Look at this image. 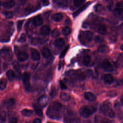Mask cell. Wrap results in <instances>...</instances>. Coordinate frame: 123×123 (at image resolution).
Returning <instances> with one entry per match:
<instances>
[{
	"mask_svg": "<svg viewBox=\"0 0 123 123\" xmlns=\"http://www.w3.org/2000/svg\"><path fill=\"white\" fill-rule=\"evenodd\" d=\"M62 104L58 101H55L48 108L47 114L51 119H59L62 116Z\"/></svg>",
	"mask_w": 123,
	"mask_h": 123,
	"instance_id": "cell-1",
	"label": "cell"
},
{
	"mask_svg": "<svg viewBox=\"0 0 123 123\" xmlns=\"http://www.w3.org/2000/svg\"><path fill=\"white\" fill-rule=\"evenodd\" d=\"M100 112L106 116L110 118L115 117V112L113 111L111 104L109 101H104L101 105L100 108Z\"/></svg>",
	"mask_w": 123,
	"mask_h": 123,
	"instance_id": "cell-2",
	"label": "cell"
},
{
	"mask_svg": "<svg viewBox=\"0 0 123 123\" xmlns=\"http://www.w3.org/2000/svg\"><path fill=\"white\" fill-rule=\"evenodd\" d=\"M97 109L94 107L82 106L79 110L80 115L83 118H87L93 114Z\"/></svg>",
	"mask_w": 123,
	"mask_h": 123,
	"instance_id": "cell-3",
	"label": "cell"
},
{
	"mask_svg": "<svg viewBox=\"0 0 123 123\" xmlns=\"http://www.w3.org/2000/svg\"><path fill=\"white\" fill-rule=\"evenodd\" d=\"M0 56L6 61H10L12 59L13 54L9 47H4L0 50Z\"/></svg>",
	"mask_w": 123,
	"mask_h": 123,
	"instance_id": "cell-4",
	"label": "cell"
},
{
	"mask_svg": "<svg viewBox=\"0 0 123 123\" xmlns=\"http://www.w3.org/2000/svg\"><path fill=\"white\" fill-rule=\"evenodd\" d=\"M79 119L70 111L67 112L64 117V122L65 123H79Z\"/></svg>",
	"mask_w": 123,
	"mask_h": 123,
	"instance_id": "cell-5",
	"label": "cell"
},
{
	"mask_svg": "<svg viewBox=\"0 0 123 123\" xmlns=\"http://www.w3.org/2000/svg\"><path fill=\"white\" fill-rule=\"evenodd\" d=\"M30 74L28 72H25L23 74L22 81L24 89L28 91L29 90L30 87Z\"/></svg>",
	"mask_w": 123,
	"mask_h": 123,
	"instance_id": "cell-6",
	"label": "cell"
},
{
	"mask_svg": "<svg viewBox=\"0 0 123 123\" xmlns=\"http://www.w3.org/2000/svg\"><path fill=\"white\" fill-rule=\"evenodd\" d=\"M102 68L106 72H111L113 71V67L108 59H105L103 61Z\"/></svg>",
	"mask_w": 123,
	"mask_h": 123,
	"instance_id": "cell-7",
	"label": "cell"
},
{
	"mask_svg": "<svg viewBox=\"0 0 123 123\" xmlns=\"http://www.w3.org/2000/svg\"><path fill=\"white\" fill-rule=\"evenodd\" d=\"M93 34L92 32L90 31H86L80 34L79 38H84L86 41L90 42L93 39Z\"/></svg>",
	"mask_w": 123,
	"mask_h": 123,
	"instance_id": "cell-8",
	"label": "cell"
},
{
	"mask_svg": "<svg viewBox=\"0 0 123 123\" xmlns=\"http://www.w3.org/2000/svg\"><path fill=\"white\" fill-rule=\"evenodd\" d=\"M48 98L46 95H43L39 97L38 99L39 105L41 107H45L48 104Z\"/></svg>",
	"mask_w": 123,
	"mask_h": 123,
	"instance_id": "cell-9",
	"label": "cell"
},
{
	"mask_svg": "<svg viewBox=\"0 0 123 123\" xmlns=\"http://www.w3.org/2000/svg\"><path fill=\"white\" fill-rule=\"evenodd\" d=\"M15 2L14 0H5L2 3V6L6 9L12 8L15 5Z\"/></svg>",
	"mask_w": 123,
	"mask_h": 123,
	"instance_id": "cell-10",
	"label": "cell"
},
{
	"mask_svg": "<svg viewBox=\"0 0 123 123\" xmlns=\"http://www.w3.org/2000/svg\"><path fill=\"white\" fill-rule=\"evenodd\" d=\"M28 57V54L25 51H20L17 55V59L20 62L26 61Z\"/></svg>",
	"mask_w": 123,
	"mask_h": 123,
	"instance_id": "cell-11",
	"label": "cell"
},
{
	"mask_svg": "<svg viewBox=\"0 0 123 123\" xmlns=\"http://www.w3.org/2000/svg\"><path fill=\"white\" fill-rule=\"evenodd\" d=\"M90 3V2H87L83 6H82L80 8H79L77 11H76L75 12H74L73 13V16L74 17H75L77 16H78L81 12H82L84 10H85L89 5Z\"/></svg>",
	"mask_w": 123,
	"mask_h": 123,
	"instance_id": "cell-12",
	"label": "cell"
},
{
	"mask_svg": "<svg viewBox=\"0 0 123 123\" xmlns=\"http://www.w3.org/2000/svg\"><path fill=\"white\" fill-rule=\"evenodd\" d=\"M32 22L34 25L36 26H39L43 23V19L40 15H37L34 17Z\"/></svg>",
	"mask_w": 123,
	"mask_h": 123,
	"instance_id": "cell-13",
	"label": "cell"
},
{
	"mask_svg": "<svg viewBox=\"0 0 123 123\" xmlns=\"http://www.w3.org/2000/svg\"><path fill=\"white\" fill-rule=\"evenodd\" d=\"M84 98L89 101H94L96 100V96L90 92H86L84 93Z\"/></svg>",
	"mask_w": 123,
	"mask_h": 123,
	"instance_id": "cell-14",
	"label": "cell"
},
{
	"mask_svg": "<svg viewBox=\"0 0 123 123\" xmlns=\"http://www.w3.org/2000/svg\"><path fill=\"white\" fill-rule=\"evenodd\" d=\"M103 81L107 84H111L113 82L114 78L111 74H106L103 76Z\"/></svg>",
	"mask_w": 123,
	"mask_h": 123,
	"instance_id": "cell-15",
	"label": "cell"
},
{
	"mask_svg": "<svg viewBox=\"0 0 123 123\" xmlns=\"http://www.w3.org/2000/svg\"><path fill=\"white\" fill-rule=\"evenodd\" d=\"M50 28L49 26L45 25L40 28V33L43 36H47L50 33Z\"/></svg>",
	"mask_w": 123,
	"mask_h": 123,
	"instance_id": "cell-16",
	"label": "cell"
},
{
	"mask_svg": "<svg viewBox=\"0 0 123 123\" xmlns=\"http://www.w3.org/2000/svg\"><path fill=\"white\" fill-rule=\"evenodd\" d=\"M63 17V16L61 13H56L53 14L51 16V19L52 21L56 22L61 21Z\"/></svg>",
	"mask_w": 123,
	"mask_h": 123,
	"instance_id": "cell-17",
	"label": "cell"
},
{
	"mask_svg": "<svg viewBox=\"0 0 123 123\" xmlns=\"http://www.w3.org/2000/svg\"><path fill=\"white\" fill-rule=\"evenodd\" d=\"M31 58L34 61H38L40 59V55L39 52L36 50L34 49L31 53Z\"/></svg>",
	"mask_w": 123,
	"mask_h": 123,
	"instance_id": "cell-18",
	"label": "cell"
},
{
	"mask_svg": "<svg viewBox=\"0 0 123 123\" xmlns=\"http://www.w3.org/2000/svg\"><path fill=\"white\" fill-rule=\"evenodd\" d=\"M41 53L42 56L45 58H48L51 56V51L47 47L44 48L41 51Z\"/></svg>",
	"mask_w": 123,
	"mask_h": 123,
	"instance_id": "cell-19",
	"label": "cell"
},
{
	"mask_svg": "<svg viewBox=\"0 0 123 123\" xmlns=\"http://www.w3.org/2000/svg\"><path fill=\"white\" fill-rule=\"evenodd\" d=\"M115 11L119 14H122L123 11V4L122 1L118 2L115 6Z\"/></svg>",
	"mask_w": 123,
	"mask_h": 123,
	"instance_id": "cell-20",
	"label": "cell"
},
{
	"mask_svg": "<svg viewBox=\"0 0 123 123\" xmlns=\"http://www.w3.org/2000/svg\"><path fill=\"white\" fill-rule=\"evenodd\" d=\"M98 31L99 34L101 35L106 34L107 31V28L106 26L104 24L100 25L98 28Z\"/></svg>",
	"mask_w": 123,
	"mask_h": 123,
	"instance_id": "cell-21",
	"label": "cell"
},
{
	"mask_svg": "<svg viewBox=\"0 0 123 123\" xmlns=\"http://www.w3.org/2000/svg\"><path fill=\"white\" fill-rule=\"evenodd\" d=\"M60 97L61 98V99L64 101V102H68L70 100V96L69 94H68L66 93L65 92H62L61 93Z\"/></svg>",
	"mask_w": 123,
	"mask_h": 123,
	"instance_id": "cell-22",
	"label": "cell"
},
{
	"mask_svg": "<svg viewBox=\"0 0 123 123\" xmlns=\"http://www.w3.org/2000/svg\"><path fill=\"white\" fill-rule=\"evenodd\" d=\"M109 48L108 47L105 45H102L98 47V51L100 53H106L109 52Z\"/></svg>",
	"mask_w": 123,
	"mask_h": 123,
	"instance_id": "cell-23",
	"label": "cell"
},
{
	"mask_svg": "<svg viewBox=\"0 0 123 123\" xmlns=\"http://www.w3.org/2000/svg\"><path fill=\"white\" fill-rule=\"evenodd\" d=\"M6 75H7V77L8 78V79L11 81H13L14 79V78L15 76V73L12 70H9L8 71H7V72L6 73Z\"/></svg>",
	"mask_w": 123,
	"mask_h": 123,
	"instance_id": "cell-24",
	"label": "cell"
},
{
	"mask_svg": "<svg viewBox=\"0 0 123 123\" xmlns=\"http://www.w3.org/2000/svg\"><path fill=\"white\" fill-rule=\"evenodd\" d=\"M21 113H22V114L25 116L29 117V116H31V115H32L33 112L32 110L25 109L22 111Z\"/></svg>",
	"mask_w": 123,
	"mask_h": 123,
	"instance_id": "cell-25",
	"label": "cell"
},
{
	"mask_svg": "<svg viewBox=\"0 0 123 123\" xmlns=\"http://www.w3.org/2000/svg\"><path fill=\"white\" fill-rule=\"evenodd\" d=\"M64 43H65L64 40L62 38H59L56 39L54 42V44L55 46L58 47L62 46L64 44Z\"/></svg>",
	"mask_w": 123,
	"mask_h": 123,
	"instance_id": "cell-26",
	"label": "cell"
},
{
	"mask_svg": "<svg viewBox=\"0 0 123 123\" xmlns=\"http://www.w3.org/2000/svg\"><path fill=\"white\" fill-rule=\"evenodd\" d=\"M91 57L88 55H85L83 59V64L85 65V66H87L89 64L90 62H91Z\"/></svg>",
	"mask_w": 123,
	"mask_h": 123,
	"instance_id": "cell-27",
	"label": "cell"
},
{
	"mask_svg": "<svg viewBox=\"0 0 123 123\" xmlns=\"http://www.w3.org/2000/svg\"><path fill=\"white\" fill-rule=\"evenodd\" d=\"M6 85H7V80H6V79H5L4 78L0 79V90H4L6 88Z\"/></svg>",
	"mask_w": 123,
	"mask_h": 123,
	"instance_id": "cell-28",
	"label": "cell"
},
{
	"mask_svg": "<svg viewBox=\"0 0 123 123\" xmlns=\"http://www.w3.org/2000/svg\"><path fill=\"white\" fill-rule=\"evenodd\" d=\"M71 33V29L68 26L64 27L62 29V33L64 36H68Z\"/></svg>",
	"mask_w": 123,
	"mask_h": 123,
	"instance_id": "cell-29",
	"label": "cell"
},
{
	"mask_svg": "<svg viewBox=\"0 0 123 123\" xmlns=\"http://www.w3.org/2000/svg\"><path fill=\"white\" fill-rule=\"evenodd\" d=\"M12 67L13 68V69L16 72H18L20 70V65L19 63H18V62H17V61H13L12 62Z\"/></svg>",
	"mask_w": 123,
	"mask_h": 123,
	"instance_id": "cell-30",
	"label": "cell"
},
{
	"mask_svg": "<svg viewBox=\"0 0 123 123\" xmlns=\"http://www.w3.org/2000/svg\"><path fill=\"white\" fill-rule=\"evenodd\" d=\"M57 4L61 7H65L67 4V0H55Z\"/></svg>",
	"mask_w": 123,
	"mask_h": 123,
	"instance_id": "cell-31",
	"label": "cell"
},
{
	"mask_svg": "<svg viewBox=\"0 0 123 123\" xmlns=\"http://www.w3.org/2000/svg\"><path fill=\"white\" fill-rule=\"evenodd\" d=\"M6 119V114L5 111H2L0 113V123H4Z\"/></svg>",
	"mask_w": 123,
	"mask_h": 123,
	"instance_id": "cell-32",
	"label": "cell"
},
{
	"mask_svg": "<svg viewBox=\"0 0 123 123\" xmlns=\"http://www.w3.org/2000/svg\"><path fill=\"white\" fill-rule=\"evenodd\" d=\"M60 31L57 28H55L52 30L51 32V35L53 37H57L60 35Z\"/></svg>",
	"mask_w": 123,
	"mask_h": 123,
	"instance_id": "cell-33",
	"label": "cell"
},
{
	"mask_svg": "<svg viewBox=\"0 0 123 123\" xmlns=\"http://www.w3.org/2000/svg\"><path fill=\"white\" fill-rule=\"evenodd\" d=\"M34 110H35V113H36V114L38 116H42V114H43L42 110L37 105H34Z\"/></svg>",
	"mask_w": 123,
	"mask_h": 123,
	"instance_id": "cell-34",
	"label": "cell"
},
{
	"mask_svg": "<svg viewBox=\"0 0 123 123\" xmlns=\"http://www.w3.org/2000/svg\"><path fill=\"white\" fill-rule=\"evenodd\" d=\"M2 14L7 19H11L13 17V14L12 12L10 11H4L2 12Z\"/></svg>",
	"mask_w": 123,
	"mask_h": 123,
	"instance_id": "cell-35",
	"label": "cell"
},
{
	"mask_svg": "<svg viewBox=\"0 0 123 123\" xmlns=\"http://www.w3.org/2000/svg\"><path fill=\"white\" fill-rule=\"evenodd\" d=\"M57 94V89L53 87L51 89L50 92V96L51 97V98H54Z\"/></svg>",
	"mask_w": 123,
	"mask_h": 123,
	"instance_id": "cell-36",
	"label": "cell"
},
{
	"mask_svg": "<svg viewBox=\"0 0 123 123\" xmlns=\"http://www.w3.org/2000/svg\"><path fill=\"white\" fill-rule=\"evenodd\" d=\"M24 21L23 20H19L17 22V24H16V26H17V31L18 32H19L22 27V25H23V24Z\"/></svg>",
	"mask_w": 123,
	"mask_h": 123,
	"instance_id": "cell-37",
	"label": "cell"
},
{
	"mask_svg": "<svg viewBox=\"0 0 123 123\" xmlns=\"http://www.w3.org/2000/svg\"><path fill=\"white\" fill-rule=\"evenodd\" d=\"M86 74L84 73H81L79 74L77 76L78 80H79L80 81L84 80L86 78Z\"/></svg>",
	"mask_w": 123,
	"mask_h": 123,
	"instance_id": "cell-38",
	"label": "cell"
},
{
	"mask_svg": "<svg viewBox=\"0 0 123 123\" xmlns=\"http://www.w3.org/2000/svg\"><path fill=\"white\" fill-rule=\"evenodd\" d=\"M85 0H74V4L76 7L80 6L84 2Z\"/></svg>",
	"mask_w": 123,
	"mask_h": 123,
	"instance_id": "cell-39",
	"label": "cell"
},
{
	"mask_svg": "<svg viewBox=\"0 0 123 123\" xmlns=\"http://www.w3.org/2000/svg\"><path fill=\"white\" fill-rule=\"evenodd\" d=\"M69 46H67L65 48V49L62 50V51L61 52V54H60V58H63V57H64L65 54L66 53V52L67 51V50H68V49H69Z\"/></svg>",
	"mask_w": 123,
	"mask_h": 123,
	"instance_id": "cell-40",
	"label": "cell"
},
{
	"mask_svg": "<svg viewBox=\"0 0 123 123\" xmlns=\"http://www.w3.org/2000/svg\"><path fill=\"white\" fill-rule=\"evenodd\" d=\"M25 41H26V36L25 34H22L20 36V37L19 38L18 41L20 42L23 43V42H25Z\"/></svg>",
	"mask_w": 123,
	"mask_h": 123,
	"instance_id": "cell-41",
	"label": "cell"
},
{
	"mask_svg": "<svg viewBox=\"0 0 123 123\" xmlns=\"http://www.w3.org/2000/svg\"><path fill=\"white\" fill-rule=\"evenodd\" d=\"M76 73V72L73 70H70L65 73V75L68 76H71L74 75Z\"/></svg>",
	"mask_w": 123,
	"mask_h": 123,
	"instance_id": "cell-42",
	"label": "cell"
},
{
	"mask_svg": "<svg viewBox=\"0 0 123 123\" xmlns=\"http://www.w3.org/2000/svg\"><path fill=\"white\" fill-rule=\"evenodd\" d=\"M6 103L7 104V105H8L9 106H12L15 103V100L12 98H11L10 99H9L7 102H6Z\"/></svg>",
	"mask_w": 123,
	"mask_h": 123,
	"instance_id": "cell-43",
	"label": "cell"
},
{
	"mask_svg": "<svg viewBox=\"0 0 123 123\" xmlns=\"http://www.w3.org/2000/svg\"><path fill=\"white\" fill-rule=\"evenodd\" d=\"M107 95H108V96H109L110 97H114L116 95V91H115L114 90L110 91L108 92Z\"/></svg>",
	"mask_w": 123,
	"mask_h": 123,
	"instance_id": "cell-44",
	"label": "cell"
},
{
	"mask_svg": "<svg viewBox=\"0 0 123 123\" xmlns=\"http://www.w3.org/2000/svg\"><path fill=\"white\" fill-rule=\"evenodd\" d=\"M59 84H60V87H61V89H67V86H66V85L62 81H61V80L60 81Z\"/></svg>",
	"mask_w": 123,
	"mask_h": 123,
	"instance_id": "cell-45",
	"label": "cell"
},
{
	"mask_svg": "<svg viewBox=\"0 0 123 123\" xmlns=\"http://www.w3.org/2000/svg\"><path fill=\"white\" fill-rule=\"evenodd\" d=\"M86 76H87L88 77H90V76H92L93 75V72H92V71L91 70H90V69L87 70L86 71Z\"/></svg>",
	"mask_w": 123,
	"mask_h": 123,
	"instance_id": "cell-46",
	"label": "cell"
},
{
	"mask_svg": "<svg viewBox=\"0 0 123 123\" xmlns=\"http://www.w3.org/2000/svg\"><path fill=\"white\" fill-rule=\"evenodd\" d=\"M101 5L100 4H97L95 6V11L98 12V11H99V10L101 8Z\"/></svg>",
	"mask_w": 123,
	"mask_h": 123,
	"instance_id": "cell-47",
	"label": "cell"
},
{
	"mask_svg": "<svg viewBox=\"0 0 123 123\" xmlns=\"http://www.w3.org/2000/svg\"><path fill=\"white\" fill-rule=\"evenodd\" d=\"M41 2H42V4L44 6L48 5L49 4V0H40Z\"/></svg>",
	"mask_w": 123,
	"mask_h": 123,
	"instance_id": "cell-48",
	"label": "cell"
},
{
	"mask_svg": "<svg viewBox=\"0 0 123 123\" xmlns=\"http://www.w3.org/2000/svg\"><path fill=\"white\" fill-rule=\"evenodd\" d=\"M32 123H41V120L38 118H36L34 120Z\"/></svg>",
	"mask_w": 123,
	"mask_h": 123,
	"instance_id": "cell-49",
	"label": "cell"
},
{
	"mask_svg": "<svg viewBox=\"0 0 123 123\" xmlns=\"http://www.w3.org/2000/svg\"><path fill=\"white\" fill-rule=\"evenodd\" d=\"M113 2H110V3H109L108 4V5H107V7L108 8V9H109L110 10H111L112 7V6H113Z\"/></svg>",
	"mask_w": 123,
	"mask_h": 123,
	"instance_id": "cell-50",
	"label": "cell"
},
{
	"mask_svg": "<svg viewBox=\"0 0 123 123\" xmlns=\"http://www.w3.org/2000/svg\"><path fill=\"white\" fill-rule=\"evenodd\" d=\"M63 62H60L59 63V66H58V70H60V69L62 68V67L63 66Z\"/></svg>",
	"mask_w": 123,
	"mask_h": 123,
	"instance_id": "cell-51",
	"label": "cell"
},
{
	"mask_svg": "<svg viewBox=\"0 0 123 123\" xmlns=\"http://www.w3.org/2000/svg\"><path fill=\"white\" fill-rule=\"evenodd\" d=\"M95 40L96 42H100L101 41V38L99 37H96L95 38Z\"/></svg>",
	"mask_w": 123,
	"mask_h": 123,
	"instance_id": "cell-52",
	"label": "cell"
},
{
	"mask_svg": "<svg viewBox=\"0 0 123 123\" xmlns=\"http://www.w3.org/2000/svg\"><path fill=\"white\" fill-rule=\"evenodd\" d=\"M101 123H111V122L110 121H104V122H102Z\"/></svg>",
	"mask_w": 123,
	"mask_h": 123,
	"instance_id": "cell-53",
	"label": "cell"
},
{
	"mask_svg": "<svg viewBox=\"0 0 123 123\" xmlns=\"http://www.w3.org/2000/svg\"><path fill=\"white\" fill-rule=\"evenodd\" d=\"M121 49L122 50H123V45H122L121 46Z\"/></svg>",
	"mask_w": 123,
	"mask_h": 123,
	"instance_id": "cell-54",
	"label": "cell"
},
{
	"mask_svg": "<svg viewBox=\"0 0 123 123\" xmlns=\"http://www.w3.org/2000/svg\"><path fill=\"white\" fill-rule=\"evenodd\" d=\"M1 4H2V3H1V2L0 1V6L1 5Z\"/></svg>",
	"mask_w": 123,
	"mask_h": 123,
	"instance_id": "cell-55",
	"label": "cell"
},
{
	"mask_svg": "<svg viewBox=\"0 0 123 123\" xmlns=\"http://www.w3.org/2000/svg\"></svg>",
	"mask_w": 123,
	"mask_h": 123,
	"instance_id": "cell-56",
	"label": "cell"
}]
</instances>
